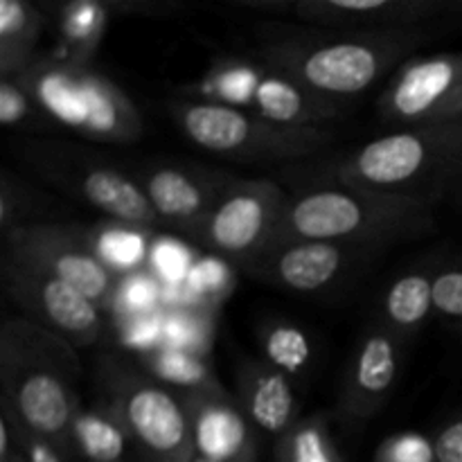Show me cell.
I'll list each match as a JSON object with an SVG mask.
<instances>
[{"label": "cell", "instance_id": "obj_7", "mask_svg": "<svg viewBox=\"0 0 462 462\" xmlns=\"http://www.w3.org/2000/svg\"><path fill=\"white\" fill-rule=\"evenodd\" d=\"M183 97L226 104L273 125L298 129H325L346 113V102L320 97L269 63L221 57L206 75L180 90Z\"/></svg>", "mask_w": 462, "mask_h": 462}, {"label": "cell", "instance_id": "obj_37", "mask_svg": "<svg viewBox=\"0 0 462 462\" xmlns=\"http://www.w3.org/2000/svg\"><path fill=\"white\" fill-rule=\"evenodd\" d=\"M14 427H16L18 442H21L23 456H25L27 462H70L61 454V451L57 449V447L52 445V442L45 440V438L25 431V429H21L18 424H14Z\"/></svg>", "mask_w": 462, "mask_h": 462}, {"label": "cell", "instance_id": "obj_36", "mask_svg": "<svg viewBox=\"0 0 462 462\" xmlns=\"http://www.w3.org/2000/svg\"><path fill=\"white\" fill-rule=\"evenodd\" d=\"M25 189L5 171L0 180V233L5 235L18 226H25Z\"/></svg>", "mask_w": 462, "mask_h": 462}, {"label": "cell", "instance_id": "obj_29", "mask_svg": "<svg viewBox=\"0 0 462 462\" xmlns=\"http://www.w3.org/2000/svg\"><path fill=\"white\" fill-rule=\"evenodd\" d=\"M233 278L221 257L203 260L189 271L188 275V291L199 300V307H215L219 293H228Z\"/></svg>", "mask_w": 462, "mask_h": 462}, {"label": "cell", "instance_id": "obj_34", "mask_svg": "<svg viewBox=\"0 0 462 462\" xmlns=\"http://www.w3.org/2000/svg\"><path fill=\"white\" fill-rule=\"evenodd\" d=\"M122 338L129 347L140 350V355L156 350V347L165 346L162 319L153 314L126 316V319H122Z\"/></svg>", "mask_w": 462, "mask_h": 462}, {"label": "cell", "instance_id": "obj_19", "mask_svg": "<svg viewBox=\"0 0 462 462\" xmlns=\"http://www.w3.org/2000/svg\"><path fill=\"white\" fill-rule=\"evenodd\" d=\"M237 402L253 427L275 440L300 420L293 379L266 361L246 359L239 364Z\"/></svg>", "mask_w": 462, "mask_h": 462}, {"label": "cell", "instance_id": "obj_23", "mask_svg": "<svg viewBox=\"0 0 462 462\" xmlns=\"http://www.w3.org/2000/svg\"><path fill=\"white\" fill-rule=\"evenodd\" d=\"M134 449L125 424L116 411L99 402L81 406L72 422V451L75 460L84 462H125Z\"/></svg>", "mask_w": 462, "mask_h": 462}, {"label": "cell", "instance_id": "obj_35", "mask_svg": "<svg viewBox=\"0 0 462 462\" xmlns=\"http://www.w3.org/2000/svg\"><path fill=\"white\" fill-rule=\"evenodd\" d=\"M152 264L158 271L165 282L170 284H180V280L189 275V253H185V248L180 244L171 242V239H156L152 244Z\"/></svg>", "mask_w": 462, "mask_h": 462}, {"label": "cell", "instance_id": "obj_39", "mask_svg": "<svg viewBox=\"0 0 462 462\" xmlns=\"http://www.w3.org/2000/svg\"><path fill=\"white\" fill-rule=\"evenodd\" d=\"M0 462H27L18 442L16 427L3 411H0Z\"/></svg>", "mask_w": 462, "mask_h": 462}, {"label": "cell", "instance_id": "obj_42", "mask_svg": "<svg viewBox=\"0 0 462 462\" xmlns=\"http://www.w3.org/2000/svg\"><path fill=\"white\" fill-rule=\"evenodd\" d=\"M192 462H210V460H203V458H194Z\"/></svg>", "mask_w": 462, "mask_h": 462}, {"label": "cell", "instance_id": "obj_26", "mask_svg": "<svg viewBox=\"0 0 462 462\" xmlns=\"http://www.w3.org/2000/svg\"><path fill=\"white\" fill-rule=\"evenodd\" d=\"M260 347L264 361L284 373L287 377L298 379L307 374L314 361V346L302 328L289 320H271L260 328Z\"/></svg>", "mask_w": 462, "mask_h": 462}, {"label": "cell", "instance_id": "obj_3", "mask_svg": "<svg viewBox=\"0 0 462 462\" xmlns=\"http://www.w3.org/2000/svg\"><path fill=\"white\" fill-rule=\"evenodd\" d=\"M438 201L374 192L350 185H310L289 194L271 246L287 242H329L382 251L388 244L424 237L436 228Z\"/></svg>", "mask_w": 462, "mask_h": 462}, {"label": "cell", "instance_id": "obj_31", "mask_svg": "<svg viewBox=\"0 0 462 462\" xmlns=\"http://www.w3.org/2000/svg\"><path fill=\"white\" fill-rule=\"evenodd\" d=\"M158 293H161L158 280L144 273V271L126 275V278L120 280L116 311H120L122 319H126V316L152 314V307L158 300Z\"/></svg>", "mask_w": 462, "mask_h": 462}, {"label": "cell", "instance_id": "obj_30", "mask_svg": "<svg viewBox=\"0 0 462 462\" xmlns=\"http://www.w3.org/2000/svg\"><path fill=\"white\" fill-rule=\"evenodd\" d=\"M433 311L447 323L462 328V264L433 273Z\"/></svg>", "mask_w": 462, "mask_h": 462}, {"label": "cell", "instance_id": "obj_25", "mask_svg": "<svg viewBox=\"0 0 462 462\" xmlns=\"http://www.w3.org/2000/svg\"><path fill=\"white\" fill-rule=\"evenodd\" d=\"M90 233H93V244L99 260L113 273L126 278V275L144 271V264L152 257L153 244L147 237V230L108 221V224L99 226V228H90Z\"/></svg>", "mask_w": 462, "mask_h": 462}, {"label": "cell", "instance_id": "obj_11", "mask_svg": "<svg viewBox=\"0 0 462 462\" xmlns=\"http://www.w3.org/2000/svg\"><path fill=\"white\" fill-rule=\"evenodd\" d=\"M289 194L271 179H235L203 221L194 242L239 269L269 248Z\"/></svg>", "mask_w": 462, "mask_h": 462}, {"label": "cell", "instance_id": "obj_8", "mask_svg": "<svg viewBox=\"0 0 462 462\" xmlns=\"http://www.w3.org/2000/svg\"><path fill=\"white\" fill-rule=\"evenodd\" d=\"M97 383L102 402L125 424L140 460L192 462L197 458L183 395L116 356L102 359Z\"/></svg>", "mask_w": 462, "mask_h": 462}, {"label": "cell", "instance_id": "obj_1", "mask_svg": "<svg viewBox=\"0 0 462 462\" xmlns=\"http://www.w3.org/2000/svg\"><path fill=\"white\" fill-rule=\"evenodd\" d=\"M257 59L284 72L320 97L346 99L364 95L388 72L440 36L436 25L411 30L355 32L260 23Z\"/></svg>", "mask_w": 462, "mask_h": 462}, {"label": "cell", "instance_id": "obj_32", "mask_svg": "<svg viewBox=\"0 0 462 462\" xmlns=\"http://www.w3.org/2000/svg\"><path fill=\"white\" fill-rule=\"evenodd\" d=\"M373 462H438L436 445L420 433H397L379 445Z\"/></svg>", "mask_w": 462, "mask_h": 462}, {"label": "cell", "instance_id": "obj_12", "mask_svg": "<svg viewBox=\"0 0 462 462\" xmlns=\"http://www.w3.org/2000/svg\"><path fill=\"white\" fill-rule=\"evenodd\" d=\"M233 7L355 32L411 30L442 18H462V0H237Z\"/></svg>", "mask_w": 462, "mask_h": 462}, {"label": "cell", "instance_id": "obj_15", "mask_svg": "<svg viewBox=\"0 0 462 462\" xmlns=\"http://www.w3.org/2000/svg\"><path fill=\"white\" fill-rule=\"evenodd\" d=\"M462 88V52L413 57L402 63L379 97V116L397 129L436 122Z\"/></svg>", "mask_w": 462, "mask_h": 462}, {"label": "cell", "instance_id": "obj_24", "mask_svg": "<svg viewBox=\"0 0 462 462\" xmlns=\"http://www.w3.org/2000/svg\"><path fill=\"white\" fill-rule=\"evenodd\" d=\"M140 365L149 377L179 395H215L226 393L203 355L174 346H161L140 355Z\"/></svg>", "mask_w": 462, "mask_h": 462}, {"label": "cell", "instance_id": "obj_14", "mask_svg": "<svg viewBox=\"0 0 462 462\" xmlns=\"http://www.w3.org/2000/svg\"><path fill=\"white\" fill-rule=\"evenodd\" d=\"M134 176L143 185L161 226H170L189 239L197 237L221 194L237 179L228 171L170 161L144 162L135 167Z\"/></svg>", "mask_w": 462, "mask_h": 462}, {"label": "cell", "instance_id": "obj_27", "mask_svg": "<svg viewBox=\"0 0 462 462\" xmlns=\"http://www.w3.org/2000/svg\"><path fill=\"white\" fill-rule=\"evenodd\" d=\"M278 462H343L328 418L320 413L300 418L282 438L275 440Z\"/></svg>", "mask_w": 462, "mask_h": 462}, {"label": "cell", "instance_id": "obj_21", "mask_svg": "<svg viewBox=\"0 0 462 462\" xmlns=\"http://www.w3.org/2000/svg\"><path fill=\"white\" fill-rule=\"evenodd\" d=\"M50 18L27 0H0V77H21L36 61Z\"/></svg>", "mask_w": 462, "mask_h": 462}, {"label": "cell", "instance_id": "obj_22", "mask_svg": "<svg viewBox=\"0 0 462 462\" xmlns=\"http://www.w3.org/2000/svg\"><path fill=\"white\" fill-rule=\"evenodd\" d=\"M433 314V273L413 269L388 284L382 298L379 323L391 329L397 338L409 341L422 332Z\"/></svg>", "mask_w": 462, "mask_h": 462}, {"label": "cell", "instance_id": "obj_13", "mask_svg": "<svg viewBox=\"0 0 462 462\" xmlns=\"http://www.w3.org/2000/svg\"><path fill=\"white\" fill-rule=\"evenodd\" d=\"M3 282L23 319L72 347L95 346L106 329V314L75 287L32 266L3 257Z\"/></svg>", "mask_w": 462, "mask_h": 462}, {"label": "cell", "instance_id": "obj_18", "mask_svg": "<svg viewBox=\"0 0 462 462\" xmlns=\"http://www.w3.org/2000/svg\"><path fill=\"white\" fill-rule=\"evenodd\" d=\"M183 402L197 458L210 462L257 460V429L244 415L237 397L226 391L215 395H183Z\"/></svg>", "mask_w": 462, "mask_h": 462}, {"label": "cell", "instance_id": "obj_9", "mask_svg": "<svg viewBox=\"0 0 462 462\" xmlns=\"http://www.w3.org/2000/svg\"><path fill=\"white\" fill-rule=\"evenodd\" d=\"M3 257L63 280L104 314L116 311L122 278L99 260L90 228L32 221L3 235Z\"/></svg>", "mask_w": 462, "mask_h": 462}, {"label": "cell", "instance_id": "obj_6", "mask_svg": "<svg viewBox=\"0 0 462 462\" xmlns=\"http://www.w3.org/2000/svg\"><path fill=\"white\" fill-rule=\"evenodd\" d=\"M176 129L199 149L228 161L273 165L311 158L328 149V129H298L273 125L226 104L180 97L170 102Z\"/></svg>", "mask_w": 462, "mask_h": 462}, {"label": "cell", "instance_id": "obj_28", "mask_svg": "<svg viewBox=\"0 0 462 462\" xmlns=\"http://www.w3.org/2000/svg\"><path fill=\"white\" fill-rule=\"evenodd\" d=\"M165 346L183 347V350L203 355L212 338L210 307L179 305L167 319H162Z\"/></svg>", "mask_w": 462, "mask_h": 462}, {"label": "cell", "instance_id": "obj_4", "mask_svg": "<svg viewBox=\"0 0 462 462\" xmlns=\"http://www.w3.org/2000/svg\"><path fill=\"white\" fill-rule=\"evenodd\" d=\"M462 180V117L383 134L319 167L311 185H350L438 201Z\"/></svg>", "mask_w": 462, "mask_h": 462}, {"label": "cell", "instance_id": "obj_16", "mask_svg": "<svg viewBox=\"0 0 462 462\" xmlns=\"http://www.w3.org/2000/svg\"><path fill=\"white\" fill-rule=\"evenodd\" d=\"M373 248L329 242H287L271 246L244 266L257 280L291 293H323L356 269Z\"/></svg>", "mask_w": 462, "mask_h": 462}, {"label": "cell", "instance_id": "obj_38", "mask_svg": "<svg viewBox=\"0 0 462 462\" xmlns=\"http://www.w3.org/2000/svg\"><path fill=\"white\" fill-rule=\"evenodd\" d=\"M438 462H462V415L449 420L433 438Z\"/></svg>", "mask_w": 462, "mask_h": 462}, {"label": "cell", "instance_id": "obj_40", "mask_svg": "<svg viewBox=\"0 0 462 462\" xmlns=\"http://www.w3.org/2000/svg\"><path fill=\"white\" fill-rule=\"evenodd\" d=\"M462 117V88L458 93L454 95V99H451L449 104H447L445 108L440 111V116H438L436 122H445V120H460Z\"/></svg>", "mask_w": 462, "mask_h": 462}, {"label": "cell", "instance_id": "obj_17", "mask_svg": "<svg viewBox=\"0 0 462 462\" xmlns=\"http://www.w3.org/2000/svg\"><path fill=\"white\" fill-rule=\"evenodd\" d=\"M402 347L404 341L382 323L365 329L347 365L338 400V415L346 422L361 424L383 409L400 377Z\"/></svg>", "mask_w": 462, "mask_h": 462}, {"label": "cell", "instance_id": "obj_33", "mask_svg": "<svg viewBox=\"0 0 462 462\" xmlns=\"http://www.w3.org/2000/svg\"><path fill=\"white\" fill-rule=\"evenodd\" d=\"M36 113H41L39 106L27 93L23 81L18 77H0V122L3 126L16 129Z\"/></svg>", "mask_w": 462, "mask_h": 462}, {"label": "cell", "instance_id": "obj_20", "mask_svg": "<svg viewBox=\"0 0 462 462\" xmlns=\"http://www.w3.org/2000/svg\"><path fill=\"white\" fill-rule=\"evenodd\" d=\"M116 16L111 3L104 0H68L59 5L54 30L59 34V52L54 57L77 66H93L99 43L106 36L111 18Z\"/></svg>", "mask_w": 462, "mask_h": 462}, {"label": "cell", "instance_id": "obj_2", "mask_svg": "<svg viewBox=\"0 0 462 462\" xmlns=\"http://www.w3.org/2000/svg\"><path fill=\"white\" fill-rule=\"evenodd\" d=\"M81 365L70 343L27 319L5 320L0 332V411L25 431L52 442L68 460L72 422L84 406Z\"/></svg>", "mask_w": 462, "mask_h": 462}, {"label": "cell", "instance_id": "obj_41", "mask_svg": "<svg viewBox=\"0 0 462 462\" xmlns=\"http://www.w3.org/2000/svg\"><path fill=\"white\" fill-rule=\"evenodd\" d=\"M458 201L462 203V180L458 183Z\"/></svg>", "mask_w": 462, "mask_h": 462}, {"label": "cell", "instance_id": "obj_10", "mask_svg": "<svg viewBox=\"0 0 462 462\" xmlns=\"http://www.w3.org/2000/svg\"><path fill=\"white\" fill-rule=\"evenodd\" d=\"M25 153L30 165L50 183L79 197L113 224L143 230L161 226L138 179L111 161L54 143H34Z\"/></svg>", "mask_w": 462, "mask_h": 462}, {"label": "cell", "instance_id": "obj_5", "mask_svg": "<svg viewBox=\"0 0 462 462\" xmlns=\"http://www.w3.org/2000/svg\"><path fill=\"white\" fill-rule=\"evenodd\" d=\"M18 79L41 116L81 138L104 144H134L143 138L144 122L134 99L95 66L50 54L36 57Z\"/></svg>", "mask_w": 462, "mask_h": 462}]
</instances>
